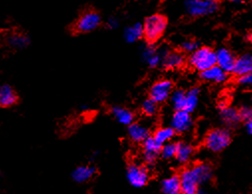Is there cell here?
<instances>
[{"instance_id":"1","label":"cell","mask_w":252,"mask_h":194,"mask_svg":"<svg viewBox=\"0 0 252 194\" xmlns=\"http://www.w3.org/2000/svg\"><path fill=\"white\" fill-rule=\"evenodd\" d=\"M180 177L181 191L185 194H195L198 186L208 182L212 177V170L208 165L198 164L195 167L184 170Z\"/></svg>"},{"instance_id":"2","label":"cell","mask_w":252,"mask_h":194,"mask_svg":"<svg viewBox=\"0 0 252 194\" xmlns=\"http://www.w3.org/2000/svg\"><path fill=\"white\" fill-rule=\"evenodd\" d=\"M167 27V19L162 15H152L146 19L143 25V37L150 44L158 41Z\"/></svg>"},{"instance_id":"3","label":"cell","mask_w":252,"mask_h":194,"mask_svg":"<svg viewBox=\"0 0 252 194\" xmlns=\"http://www.w3.org/2000/svg\"><path fill=\"white\" fill-rule=\"evenodd\" d=\"M189 62L195 70L201 73L217 65V54L210 48H197L192 53Z\"/></svg>"},{"instance_id":"4","label":"cell","mask_w":252,"mask_h":194,"mask_svg":"<svg viewBox=\"0 0 252 194\" xmlns=\"http://www.w3.org/2000/svg\"><path fill=\"white\" fill-rule=\"evenodd\" d=\"M185 8L193 17L207 16L219 9V2L217 0H186Z\"/></svg>"},{"instance_id":"5","label":"cell","mask_w":252,"mask_h":194,"mask_svg":"<svg viewBox=\"0 0 252 194\" xmlns=\"http://www.w3.org/2000/svg\"><path fill=\"white\" fill-rule=\"evenodd\" d=\"M231 142V135L225 129H216L211 131L206 139V148L214 153H219L224 150Z\"/></svg>"},{"instance_id":"6","label":"cell","mask_w":252,"mask_h":194,"mask_svg":"<svg viewBox=\"0 0 252 194\" xmlns=\"http://www.w3.org/2000/svg\"><path fill=\"white\" fill-rule=\"evenodd\" d=\"M100 22H102V18L97 12L92 10L85 11L76 21L74 30L80 34L90 33L99 27Z\"/></svg>"},{"instance_id":"7","label":"cell","mask_w":252,"mask_h":194,"mask_svg":"<svg viewBox=\"0 0 252 194\" xmlns=\"http://www.w3.org/2000/svg\"><path fill=\"white\" fill-rule=\"evenodd\" d=\"M172 92L173 84L170 80H159L151 87L150 98H152L157 103H162L170 98Z\"/></svg>"},{"instance_id":"8","label":"cell","mask_w":252,"mask_h":194,"mask_svg":"<svg viewBox=\"0 0 252 194\" xmlns=\"http://www.w3.org/2000/svg\"><path fill=\"white\" fill-rule=\"evenodd\" d=\"M127 180L133 187L141 188L147 184L149 173L144 167L131 165L127 170Z\"/></svg>"},{"instance_id":"9","label":"cell","mask_w":252,"mask_h":194,"mask_svg":"<svg viewBox=\"0 0 252 194\" xmlns=\"http://www.w3.org/2000/svg\"><path fill=\"white\" fill-rule=\"evenodd\" d=\"M143 158L148 164H153L160 155L162 144H160L154 137H148L142 142Z\"/></svg>"},{"instance_id":"10","label":"cell","mask_w":252,"mask_h":194,"mask_svg":"<svg viewBox=\"0 0 252 194\" xmlns=\"http://www.w3.org/2000/svg\"><path fill=\"white\" fill-rule=\"evenodd\" d=\"M193 124V119L190 112L186 110H177L171 119L172 128L175 132L184 133L187 132Z\"/></svg>"},{"instance_id":"11","label":"cell","mask_w":252,"mask_h":194,"mask_svg":"<svg viewBox=\"0 0 252 194\" xmlns=\"http://www.w3.org/2000/svg\"><path fill=\"white\" fill-rule=\"evenodd\" d=\"M18 102V95L9 84H0V106L9 108Z\"/></svg>"},{"instance_id":"12","label":"cell","mask_w":252,"mask_h":194,"mask_svg":"<svg viewBox=\"0 0 252 194\" xmlns=\"http://www.w3.org/2000/svg\"><path fill=\"white\" fill-rule=\"evenodd\" d=\"M216 54H217V65L226 73H232L236 59L231 54V52L227 50V48H220Z\"/></svg>"},{"instance_id":"13","label":"cell","mask_w":252,"mask_h":194,"mask_svg":"<svg viewBox=\"0 0 252 194\" xmlns=\"http://www.w3.org/2000/svg\"><path fill=\"white\" fill-rule=\"evenodd\" d=\"M6 43L13 50H23L29 46L30 39L25 34L14 31L7 35Z\"/></svg>"},{"instance_id":"14","label":"cell","mask_w":252,"mask_h":194,"mask_svg":"<svg viewBox=\"0 0 252 194\" xmlns=\"http://www.w3.org/2000/svg\"><path fill=\"white\" fill-rule=\"evenodd\" d=\"M200 76L207 81L221 83L227 78V73L224 71L222 68H220L218 65H216L204 72H201Z\"/></svg>"},{"instance_id":"15","label":"cell","mask_w":252,"mask_h":194,"mask_svg":"<svg viewBox=\"0 0 252 194\" xmlns=\"http://www.w3.org/2000/svg\"><path fill=\"white\" fill-rule=\"evenodd\" d=\"M95 168L92 166H80L72 173V178L77 183H84L95 174Z\"/></svg>"},{"instance_id":"16","label":"cell","mask_w":252,"mask_h":194,"mask_svg":"<svg viewBox=\"0 0 252 194\" xmlns=\"http://www.w3.org/2000/svg\"><path fill=\"white\" fill-rule=\"evenodd\" d=\"M252 71V56L243 55L235 60L232 73L239 76H242Z\"/></svg>"},{"instance_id":"17","label":"cell","mask_w":252,"mask_h":194,"mask_svg":"<svg viewBox=\"0 0 252 194\" xmlns=\"http://www.w3.org/2000/svg\"><path fill=\"white\" fill-rule=\"evenodd\" d=\"M128 136L135 143H142L149 137V130L146 126L139 123H131L128 127Z\"/></svg>"},{"instance_id":"18","label":"cell","mask_w":252,"mask_h":194,"mask_svg":"<svg viewBox=\"0 0 252 194\" xmlns=\"http://www.w3.org/2000/svg\"><path fill=\"white\" fill-rule=\"evenodd\" d=\"M142 58L150 68H155L162 63L163 55L158 54L153 47H146L143 48Z\"/></svg>"},{"instance_id":"19","label":"cell","mask_w":252,"mask_h":194,"mask_svg":"<svg viewBox=\"0 0 252 194\" xmlns=\"http://www.w3.org/2000/svg\"><path fill=\"white\" fill-rule=\"evenodd\" d=\"M184 56L178 52L166 53L163 55L162 63L167 69H178L184 65Z\"/></svg>"},{"instance_id":"20","label":"cell","mask_w":252,"mask_h":194,"mask_svg":"<svg viewBox=\"0 0 252 194\" xmlns=\"http://www.w3.org/2000/svg\"><path fill=\"white\" fill-rule=\"evenodd\" d=\"M112 113L116 121L122 125L129 126L134 121V114L129 109L116 106L112 108Z\"/></svg>"},{"instance_id":"21","label":"cell","mask_w":252,"mask_h":194,"mask_svg":"<svg viewBox=\"0 0 252 194\" xmlns=\"http://www.w3.org/2000/svg\"><path fill=\"white\" fill-rule=\"evenodd\" d=\"M162 191L166 194H178L181 192V181L180 177L177 175L170 176L163 180Z\"/></svg>"},{"instance_id":"22","label":"cell","mask_w":252,"mask_h":194,"mask_svg":"<svg viewBox=\"0 0 252 194\" xmlns=\"http://www.w3.org/2000/svg\"><path fill=\"white\" fill-rule=\"evenodd\" d=\"M221 116L223 120L229 126H235L240 121L239 112L232 107H226L224 104L221 105Z\"/></svg>"},{"instance_id":"23","label":"cell","mask_w":252,"mask_h":194,"mask_svg":"<svg viewBox=\"0 0 252 194\" xmlns=\"http://www.w3.org/2000/svg\"><path fill=\"white\" fill-rule=\"evenodd\" d=\"M194 154V149L191 145L186 143H180L177 144V152H176V159L184 164L191 160Z\"/></svg>"},{"instance_id":"24","label":"cell","mask_w":252,"mask_h":194,"mask_svg":"<svg viewBox=\"0 0 252 194\" xmlns=\"http://www.w3.org/2000/svg\"><path fill=\"white\" fill-rule=\"evenodd\" d=\"M198 95H199L198 88H192L191 90L186 92L184 110L191 113L196 109L198 102Z\"/></svg>"},{"instance_id":"25","label":"cell","mask_w":252,"mask_h":194,"mask_svg":"<svg viewBox=\"0 0 252 194\" xmlns=\"http://www.w3.org/2000/svg\"><path fill=\"white\" fill-rule=\"evenodd\" d=\"M143 37V25L136 23L128 27L124 32V38L128 43H134Z\"/></svg>"},{"instance_id":"26","label":"cell","mask_w":252,"mask_h":194,"mask_svg":"<svg viewBox=\"0 0 252 194\" xmlns=\"http://www.w3.org/2000/svg\"><path fill=\"white\" fill-rule=\"evenodd\" d=\"M175 135V130L172 127H165V128H161L158 129L155 134H154V138L160 143V144H165L167 142H169Z\"/></svg>"},{"instance_id":"27","label":"cell","mask_w":252,"mask_h":194,"mask_svg":"<svg viewBox=\"0 0 252 194\" xmlns=\"http://www.w3.org/2000/svg\"><path fill=\"white\" fill-rule=\"evenodd\" d=\"M171 102L176 110H184L186 92L183 90H176L171 94Z\"/></svg>"},{"instance_id":"28","label":"cell","mask_w":252,"mask_h":194,"mask_svg":"<svg viewBox=\"0 0 252 194\" xmlns=\"http://www.w3.org/2000/svg\"><path fill=\"white\" fill-rule=\"evenodd\" d=\"M176 152H177V144L167 142L162 145L160 155L162 156V158L169 160L176 156Z\"/></svg>"},{"instance_id":"29","label":"cell","mask_w":252,"mask_h":194,"mask_svg":"<svg viewBox=\"0 0 252 194\" xmlns=\"http://www.w3.org/2000/svg\"><path fill=\"white\" fill-rule=\"evenodd\" d=\"M158 110V103L152 98H148L142 103V111L147 116H153Z\"/></svg>"},{"instance_id":"30","label":"cell","mask_w":252,"mask_h":194,"mask_svg":"<svg viewBox=\"0 0 252 194\" xmlns=\"http://www.w3.org/2000/svg\"><path fill=\"white\" fill-rule=\"evenodd\" d=\"M239 116H240V120H244V121L251 120L252 119V107H249V106L243 107L239 111Z\"/></svg>"},{"instance_id":"31","label":"cell","mask_w":252,"mask_h":194,"mask_svg":"<svg viewBox=\"0 0 252 194\" xmlns=\"http://www.w3.org/2000/svg\"><path fill=\"white\" fill-rule=\"evenodd\" d=\"M182 48L187 53H193L197 48V45L194 41H186L183 43Z\"/></svg>"},{"instance_id":"32","label":"cell","mask_w":252,"mask_h":194,"mask_svg":"<svg viewBox=\"0 0 252 194\" xmlns=\"http://www.w3.org/2000/svg\"><path fill=\"white\" fill-rule=\"evenodd\" d=\"M238 82L242 85H247V86H251L252 85V71L242 76H239L238 78Z\"/></svg>"},{"instance_id":"33","label":"cell","mask_w":252,"mask_h":194,"mask_svg":"<svg viewBox=\"0 0 252 194\" xmlns=\"http://www.w3.org/2000/svg\"><path fill=\"white\" fill-rule=\"evenodd\" d=\"M108 25H109V27L110 28H112V29H114V28H116L117 26H118V21L116 20V19H110L109 20V23H108Z\"/></svg>"},{"instance_id":"34","label":"cell","mask_w":252,"mask_h":194,"mask_svg":"<svg viewBox=\"0 0 252 194\" xmlns=\"http://www.w3.org/2000/svg\"><path fill=\"white\" fill-rule=\"evenodd\" d=\"M246 130H247V133L250 134L252 136V119L251 120H248L246 121Z\"/></svg>"},{"instance_id":"35","label":"cell","mask_w":252,"mask_h":194,"mask_svg":"<svg viewBox=\"0 0 252 194\" xmlns=\"http://www.w3.org/2000/svg\"><path fill=\"white\" fill-rule=\"evenodd\" d=\"M232 2H235V3H243L245 1H247V0H231Z\"/></svg>"}]
</instances>
